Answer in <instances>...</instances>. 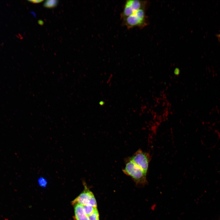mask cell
<instances>
[{
  "label": "cell",
  "instance_id": "obj_1",
  "mask_svg": "<svg viewBox=\"0 0 220 220\" xmlns=\"http://www.w3.org/2000/svg\"><path fill=\"white\" fill-rule=\"evenodd\" d=\"M147 7L139 9L122 20V24L128 29L134 27L142 28L148 24L146 14Z\"/></svg>",
  "mask_w": 220,
  "mask_h": 220
},
{
  "label": "cell",
  "instance_id": "obj_2",
  "mask_svg": "<svg viewBox=\"0 0 220 220\" xmlns=\"http://www.w3.org/2000/svg\"><path fill=\"white\" fill-rule=\"evenodd\" d=\"M123 172L130 176L137 185H144L147 183V174L135 165L130 159L126 162Z\"/></svg>",
  "mask_w": 220,
  "mask_h": 220
},
{
  "label": "cell",
  "instance_id": "obj_3",
  "mask_svg": "<svg viewBox=\"0 0 220 220\" xmlns=\"http://www.w3.org/2000/svg\"><path fill=\"white\" fill-rule=\"evenodd\" d=\"M146 1L127 0L123 5V10L120 14L121 20L131 15L135 11L147 7Z\"/></svg>",
  "mask_w": 220,
  "mask_h": 220
},
{
  "label": "cell",
  "instance_id": "obj_4",
  "mask_svg": "<svg viewBox=\"0 0 220 220\" xmlns=\"http://www.w3.org/2000/svg\"><path fill=\"white\" fill-rule=\"evenodd\" d=\"M84 186L83 191L72 202V204H77L83 206L90 205L97 208V202L93 193L89 189L85 184Z\"/></svg>",
  "mask_w": 220,
  "mask_h": 220
},
{
  "label": "cell",
  "instance_id": "obj_5",
  "mask_svg": "<svg viewBox=\"0 0 220 220\" xmlns=\"http://www.w3.org/2000/svg\"><path fill=\"white\" fill-rule=\"evenodd\" d=\"M129 159L145 173H147L150 161L148 154L139 149Z\"/></svg>",
  "mask_w": 220,
  "mask_h": 220
},
{
  "label": "cell",
  "instance_id": "obj_6",
  "mask_svg": "<svg viewBox=\"0 0 220 220\" xmlns=\"http://www.w3.org/2000/svg\"><path fill=\"white\" fill-rule=\"evenodd\" d=\"M73 205L75 220H88V216L85 212L83 206L77 204Z\"/></svg>",
  "mask_w": 220,
  "mask_h": 220
},
{
  "label": "cell",
  "instance_id": "obj_7",
  "mask_svg": "<svg viewBox=\"0 0 220 220\" xmlns=\"http://www.w3.org/2000/svg\"><path fill=\"white\" fill-rule=\"evenodd\" d=\"M58 3V1L56 0H48L46 1L43 4L45 7L48 8H52L57 6Z\"/></svg>",
  "mask_w": 220,
  "mask_h": 220
},
{
  "label": "cell",
  "instance_id": "obj_8",
  "mask_svg": "<svg viewBox=\"0 0 220 220\" xmlns=\"http://www.w3.org/2000/svg\"><path fill=\"white\" fill-rule=\"evenodd\" d=\"M83 207L85 212L88 216L92 214L97 209V208H95L90 205L83 206Z\"/></svg>",
  "mask_w": 220,
  "mask_h": 220
},
{
  "label": "cell",
  "instance_id": "obj_9",
  "mask_svg": "<svg viewBox=\"0 0 220 220\" xmlns=\"http://www.w3.org/2000/svg\"><path fill=\"white\" fill-rule=\"evenodd\" d=\"M88 220H99V214L97 209L93 213L88 216Z\"/></svg>",
  "mask_w": 220,
  "mask_h": 220
},
{
  "label": "cell",
  "instance_id": "obj_10",
  "mask_svg": "<svg viewBox=\"0 0 220 220\" xmlns=\"http://www.w3.org/2000/svg\"><path fill=\"white\" fill-rule=\"evenodd\" d=\"M39 183L42 186H44L46 184V182L44 179L40 178L39 180Z\"/></svg>",
  "mask_w": 220,
  "mask_h": 220
},
{
  "label": "cell",
  "instance_id": "obj_11",
  "mask_svg": "<svg viewBox=\"0 0 220 220\" xmlns=\"http://www.w3.org/2000/svg\"><path fill=\"white\" fill-rule=\"evenodd\" d=\"M29 2L34 3H41L43 1V0H29L28 1Z\"/></svg>",
  "mask_w": 220,
  "mask_h": 220
},
{
  "label": "cell",
  "instance_id": "obj_12",
  "mask_svg": "<svg viewBox=\"0 0 220 220\" xmlns=\"http://www.w3.org/2000/svg\"><path fill=\"white\" fill-rule=\"evenodd\" d=\"M174 74L176 75H178L180 73V70L178 68H175L174 71Z\"/></svg>",
  "mask_w": 220,
  "mask_h": 220
},
{
  "label": "cell",
  "instance_id": "obj_13",
  "mask_svg": "<svg viewBox=\"0 0 220 220\" xmlns=\"http://www.w3.org/2000/svg\"><path fill=\"white\" fill-rule=\"evenodd\" d=\"M99 104L101 105H102L104 104V102L103 101H101L99 102Z\"/></svg>",
  "mask_w": 220,
  "mask_h": 220
}]
</instances>
